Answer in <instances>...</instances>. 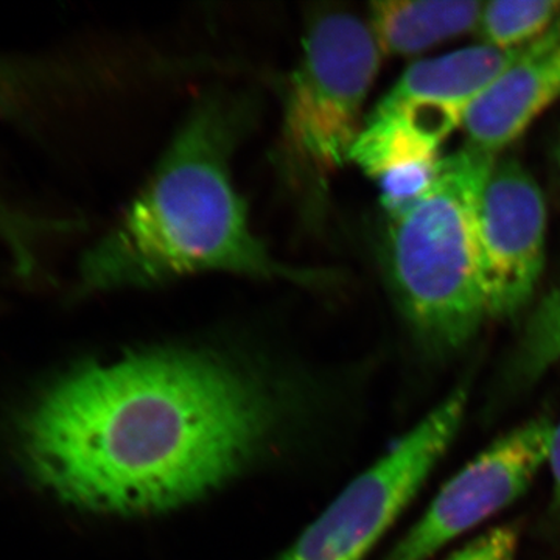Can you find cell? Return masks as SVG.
<instances>
[{"mask_svg":"<svg viewBox=\"0 0 560 560\" xmlns=\"http://www.w3.org/2000/svg\"><path fill=\"white\" fill-rule=\"evenodd\" d=\"M293 394L209 346H153L83 361L21 412L25 470L55 499L98 514L153 515L245 474L293 419Z\"/></svg>","mask_w":560,"mask_h":560,"instance_id":"1","label":"cell"},{"mask_svg":"<svg viewBox=\"0 0 560 560\" xmlns=\"http://www.w3.org/2000/svg\"><path fill=\"white\" fill-rule=\"evenodd\" d=\"M253 117V101L230 92L195 103L149 183L81 257V294L154 289L206 272L319 289L337 282L335 271L276 259L254 234L232 178Z\"/></svg>","mask_w":560,"mask_h":560,"instance_id":"2","label":"cell"},{"mask_svg":"<svg viewBox=\"0 0 560 560\" xmlns=\"http://www.w3.org/2000/svg\"><path fill=\"white\" fill-rule=\"evenodd\" d=\"M497 160L469 145L441 158L429 189L389 219L390 283L416 340L433 355L463 349L489 319L478 208Z\"/></svg>","mask_w":560,"mask_h":560,"instance_id":"3","label":"cell"},{"mask_svg":"<svg viewBox=\"0 0 560 560\" xmlns=\"http://www.w3.org/2000/svg\"><path fill=\"white\" fill-rule=\"evenodd\" d=\"M382 57L368 21L346 11L319 14L305 32L287 81L275 162L311 219L323 215L331 178L350 162Z\"/></svg>","mask_w":560,"mask_h":560,"instance_id":"4","label":"cell"},{"mask_svg":"<svg viewBox=\"0 0 560 560\" xmlns=\"http://www.w3.org/2000/svg\"><path fill=\"white\" fill-rule=\"evenodd\" d=\"M528 47L480 44L410 66L364 120L350 162L378 179L394 168L440 160L445 139L464 127L478 98Z\"/></svg>","mask_w":560,"mask_h":560,"instance_id":"5","label":"cell"},{"mask_svg":"<svg viewBox=\"0 0 560 560\" xmlns=\"http://www.w3.org/2000/svg\"><path fill=\"white\" fill-rule=\"evenodd\" d=\"M459 386L385 456L361 471L279 560H363L418 495L466 415Z\"/></svg>","mask_w":560,"mask_h":560,"instance_id":"6","label":"cell"},{"mask_svg":"<svg viewBox=\"0 0 560 560\" xmlns=\"http://www.w3.org/2000/svg\"><path fill=\"white\" fill-rule=\"evenodd\" d=\"M552 431V420L541 416L493 442L442 486L425 514L383 560H429L511 506L547 463Z\"/></svg>","mask_w":560,"mask_h":560,"instance_id":"7","label":"cell"},{"mask_svg":"<svg viewBox=\"0 0 560 560\" xmlns=\"http://www.w3.org/2000/svg\"><path fill=\"white\" fill-rule=\"evenodd\" d=\"M547 205L539 184L515 160H497L478 208L482 290L489 318L518 315L545 265Z\"/></svg>","mask_w":560,"mask_h":560,"instance_id":"8","label":"cell"},{"mask_svg":"<svg viewBox=\"0 0 560 560\" xmlns=\"http://www.w3.org/2000/svg\"><path fill=\"white\" fill-rule=\"evenodd\" d=\"M560 98V20L478 98L464 124L466 145L499 156Z\"/></svg>","mask_w":560,"mask_h":560,"instance_id":"9","label":"cell"},{"mask_svg":"<svg viewBox=\"0 0 560 560\" xmlns=\"http://www.w3.org/2000/svg\"><path fill=\"white\" fill-rule=\"evenodd\" d=\"M480 0H385L371 3L370 24L383 57H412L477 32Z\"/></svg>","mask_w":560,"mask_h":560,"instance_id":"10","label":"cell"},{"mask_svg":"<svg viewBox=\"0 0 560 560\" xmlns=\"http://www.w3.org/2000/svg\"><path fill=\"white\" fill-rule=\"evenodd\" d=\"M560 20V0H495L485 3L478 35L481 44L517 50L544 38Z\"/></svg>","mask_w":560,"mask_h":560,"instance_id":"11","label":"cell"},{"mask_svg":"<svg viewBox=\"0 0 560 560\" xmlns=\"http://www.w3.org/2000/svg\"><path fill=\"white\" fill-rule=\"evenodd\" d=\"M60 80L55 62L0 55V117L21 124L35 119Z\"/></svg>","mask_w":560,"mask_h":560,"instance_id":"12","label":"cell"},{"mask_svg":"<svg viewBox=\"0 0 560 560\" xmlns=\"http://www.w3.org/2000/svg\"><path fill=\"white\" fill-rule=\"evenodd\" d=\"M559 360L560 285L551 290L530 315L506 375L512 386H526Z\"/></svg>","mask_w":560,"mask_h":560,"instance_id":"13","label":"cell"},{"mask_svg":"<svg viewBox=\"0 0 560 560\" xmlns=\"http://www.w3.org/2000/svg\"><path fill=\"white\" fill-rule=\"evenodd\" d=\"M73 226V221L38 215L0 198V243L21 278H33L38 272L40 248L49 238L72 231Z\"/></svg>","mask_w":560,"mask_h":560,"instance_id":"14","label":"cell"},{"mask_svg":"<svg viewBox=\"0 0 560 560\" xmlns=\"http://www.w3.org/2000/svg\"><path fill=\"white\" fill-rule=\"evenodd\" d=\"M440 160L394 168L377 179L381 183L382 205L389 219L410 208L412 202L419 200L420 195L429 189L431 180L436 175Z\"/></svg>","mask_w":560,"mask_h":560,"instance_id":"15","label":"cell"},{"mask_svg":"<svg viewBox=\"0 0 560 560\" xmlns=\"http://www.w3.org/2000/svg\"><path fill=\"white\" fill-rule=\"evenodd\" d=\"M518 541V526H497L469 541L463 550L456 551L447 560H515Z\"/></svg>","mask_w":560,"mask_h":560,"instance_id":"16","label":"cell"},{"mask_svg":"<svg viewBox=\"0 0 560 560\" xmlns=\"http://www.w3.org/2000/svg\"><path fill=\"white\" fill-rule=\"evenodd\" d=\"M552 474V503L551 511L556 517L560 518V422L555 425L552 431V440L550 447V456H548Z\"/></svg>","mask_w":560,"mask_h":560,"instance_id":"17","label":"cell"},{"mask_svg":"<svg viewBox=\"0 0 560 560\" xmlns=\"http://www.w3.org/2000/svg\"><path fill=\"white\" fill-rule=\"evenodd\" d=\"M558 162H559V167H560V142H559V147H558Z\"/></svg>","mask_w":560,"mask_h":560,"instance_id":"18","label":"cell"}]
</instances>
